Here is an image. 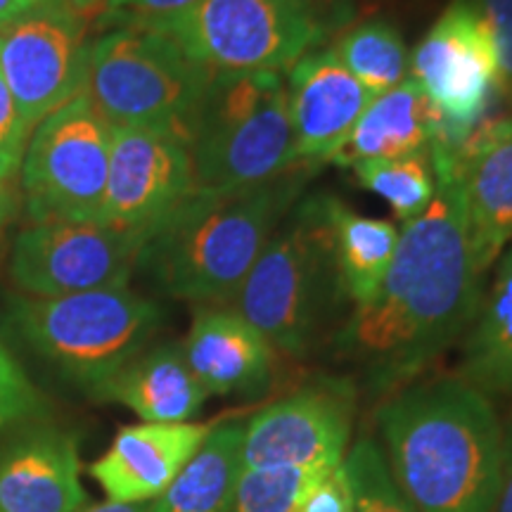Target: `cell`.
Here are the masks:
<instances>
[{
	"mask_svg": "<svg viewBox=\"0 0 512 512\" xmlns=\"http://www.w3.org/2000/svg\"><path fill=\"white\" fill-rule=\"evenodd\" d=\"M81 512H150V505H126V503H88Z\"/></svg>",
	"mask_w": 512,
	"mask_h": 512,
	"instance_id": "f35d334b",
	"label": "cell"
},
{
	"mask_svg": "<svg viewBox=\"0 0 512 512\" xmlns=\"http://www.w3.org/2000/svg\"><path fill=\"white\" fill-rule=\"evenodd\" d=\"M19 211V195L17 190L12 188V183L0 181V240H3L5 230L12 221H15Z\"/></svg>",
	"mask_w": 512,
	"mask_h": 512,
	"instance_id": "8d00e7d4",
	"label": "cell"
},
{
	"mask_svg": "<svg viewBox=\"0 0 512 512\" xmlns=\"http://www.w3.org/2000/svg\"><path fill=\"white\" fill-rule=\"evenodd\" d=\"M147 233L107 221H41L19 230L10 252V278L27 297L124 287L138 268Z\"/></svg>",
	"mask_w": 512,
	"mask_h": 512,
	"instance_id": "8fae6325",
	"label": "cell"
},
{
	"mask_svg": "<svg viewBox=\"0 0 512 512\" xmlns=\"http://www.w3.org/2000/svg\"><path fill=\"white\" fill-rule=\"evenodd\" d=\"M211 76L162 31L110 27L91 38L86 95L112 128L162 133L188 145Z\"/></svg>",
	"mask_w": 512,
	"mask_h": 512,
	"instance_id": "52a82bcc",
	"label": "cell"
},
{
	"mask_svg": "<svg viewBox=\"0 0 512 512\" xmlns=\"http://www.w3.org/2000/svg\"><path fill=\"white\" fill-rule=\"evenodd\" d=\"M328 470L332 467H245L230 512H294Z\"/></svg>",
	"mask_w": 512,
	"mask_h": 512,
	"instance_id": "4316f807",
	"label": "cell"
},
{
	"mask_svg": "<svg viewBox=\"0 0 512 512\" xmlns=\"http://www.w3.org/2000/svg\"><path fill=\"white\" fill-rule=\"evenodd\" d=\"M356 387L318 380L245 420V467H335L354 441Z\"/></svg>",
	"mask_w": 512,
	"mask_h": 512,
	"instance_id": "7c38bea8",
	"label": "cell"
},
{
	"mask_svg": "<svg viewBox=\"0 0 512 512\" xmlns=\"http://www.w3.org/2000/svg\"><path fill=\"white\" fill-rule=\"evenodd\" d=\"M48 411L46 396L24 373L10 349L0 342V432L43 422Z\"/></svg>",
	"mask_w": 512,
	"mask_h": 512,
	"instance_id": "f1b7e54d",
	"label": "cell"
},
{
	"mask_svg": "<svg viewBox=\"0 0 512 512\" xmlns=\"http://www.w3.org/2000/svg\"><path fill=\"white\" fill-rule=\"evenodd\" d=\"M31 126L24 121L8 83L0 74V181L12 183L22 166Z\"/></svg>",
	"mask_w": 512,
	"mask_h": 512,
	"instance_id": "f546056e",
	"label": "cell"
},
{
	"mask_svg": "<svg viewBox=\"0 0 512 512\" xmlns=\"http://www.w3.org/2000/svg\"><path fill=\"white\" fill-rule=\"evenodd\" d=\"M467 238L482 275L512 242V112L489 114L453 152Z\"/></svg>",
	"mask_w": 512,
	"mask_h": 512,
	"instance_id": "9a60e30c",
	"label": "cell"
},
{
	"mask_svg": "<svg viewBox=\"0 0 512 512\" xmlns=\"http://www.w3.org/2000/svg\"><path fill=\"white\" fill-rule=\"evenodd\" d=\"M195 192L188 145L162 133L112 128L100 221L150 233Z\"/></svg>",
	"mask_w": 512,
	"mask_h": 512,
	"instance_id": "5bb4252c",
	"label": "cell"
},
{
	"mask_svg": "<svg viewBox=\"0 0 512 512\" xmlns=\"http://www.w3.org/2000/svg\"><path fill=\"white\" fill-rule=\"evenodd\" d=\"M93 399L119 403L140 422H192L209 394L190 370L181 344L166 342L140 351Z\"/></svg>",
	"mask_w": 512,
	"mask_h": 512,
	"instance_id": "ffe728a7",
	"label": "cell"
},
{
	"mask_svg": "<svg viewBox=\"0 0 512 512\" xmlns=\"http://www.w3.org/2000/svg\"><path fill=\"white\" fill-rule=\"evenodd\" d=\"M316 15L328 24L332 34L339 29H347L354 17V0H304Z\"/></svg>",
	"mask_w": 512,
	"mask_h": 512,
	"instance_id": "836d02e7",
	"label": "cell"
},
{
	"mask_svg": "<svg viewBox=\"0 0 512 512\" xmlns=\"http://www.w3.org/2000/svg\"><path fill=\"white\" fill-rule=\"evenodd\" d=\"M110 152L112 126L86 91L38 121L19 166L29 221H98Z\"/></svg>",
	"mask_w": 512,
	"mask_h": 512,
	"instance_id": "9c48e42d",
	"label": "cell"
},
{
	"mask_svg": "<svg viewBox=\"0 0 512 512\" xmlns=\"http://www.w3.org/2000/svg\"><path fill=\"white\" fill-rule=\"evenodd\" d=\"M456 147L432 145L434 200L403 223L394 261L368 302L356 304L337 335V349L377 394L418 380L463 339L477 316L484 278L467 238L453 171Z\"/></svg>",
	"mask_w": 512,
	"mask_h": 512,
	"instance_id": "6da1fadb",
	"label": "cell"
},
{
	"mask_svg": "<svg viewBox=\"0 0 512 512\" xmlns=\"http://www.w3.org/2000/svg\"><path fill=\"white\" fill-rule=\"evenodd\" d=\"M287 105L297 164H328L347 143L373 95L330 48H316L287 69Z\"/></svg>",
	"mask_w": 512,
	"mask_h": 512,
	"instance_id": "2e32d148",
	"label": "cell"
},
{
	"mask_svg": "<svg viewBox=\"0 0 512 512\" xmlns=\"http://www.w3.org/2000/svg\"><path fill=\"white\" fill-rule=\"evenodd\" d=\"M91 22L64 3L0 31V74L27 124L86 91Z\"/></svg>",
	"mask_w": 512,
	"mask_h": 512,
	"instance_id": "4fadbf2b",
	"label": "cell"
},
{
	"mask_svg": "<svg viewBox=\"0 0 512 512\" xmlns=\"http://www.w3.org/2000/svg\"><path fill=\"white\" fill-rule=\"evenodd\" d=\"M214 422H138L121 427L102 456L88 467L105 501L150 505L169 489L195 456Z\"/></svg>",
	"mask_w": 512,
	"mask_h": 512,
	"instance_id": "ac0fdd59",
	"label": "cell"
},
{
	"mask_svg": "<svg viewBox=\"0 0 512 512\" xmlns=\"http://www.w3.org/2000/svg\"><path fill=\"white\" fill-rule=\"evenodd\" d=\"M408 76L437 112L432 145L458 147L501 98L498 50L486 19L467 0H451L415 46Z\"/></svg>",
	"mask_w": 512,
	"mask_h": 512,
	"instance_id": "30bf717a",
	"label": "cell"
},
{
	"mask_svg": "<svg viewBox=\"0 0 512 512\" xmlns=\"http://www.w3.org/2000/svg\"><path fill=\"white\" fill-rule=\"evenodd\" d=\"M434 133L437 112L418 83L408 76L392 91L370 100L332 164L356 166L430 152Z\"/></svg>",
	"mask_w": 512,
	"mask_h": 512,
	"instance_id": "44dd1931",
	"label": "cell"
},
{
	"mask_svg": "<svg viewBox=\"0 0 512 512\" xmlns=\"http://www.w3.org/2000/svg\"><path fill=\"white\" fill-rule=\"evenodd\" d=\"M494 512H512V420L505 427V463H503V479Z\"/></svg>",
	"mask_w": 512,
	"mask_h": 512,
	"instance_id": "d590c367",
	"label": "cell"
},
{
	"mask_svg": "<svg viewBox=\"0 0 512 512\" xmlns=\"http://www.w3.org/2000/svg\"><path fill=\"white\" fill-rule=\"evenodd\" d=\"M344 470L354 496V512H418L396 486L382 448L370 434L351 441Z\"/></svg>",
	"mask_w": 512,
	"mask_h": 512,
	"instance_id": "83f0119b",
	"label": "cell"
},
{
	"mask_svg": "<svg viewBox=\"0 0 512 512\" xmlns=\"http://www.w3.org/2000/svg\"><path fill=\"white\" fill-rule=\"evenodd\" d=\"M294 512H354V496L344 463L332 467L306 491Z\"/></svg>",
	"mask_w": 512,
	"mask_h": 512,
	"instance_id": "1f68e13d",
	"label": "cell"
},
{
	"mask_svg": "<svg viewBox=\"0 0 512 512\" xmlns=\"http://www.w3.org/2000/svg\"><path fill=\"white\" fill-rule=\"evenodd\" d=\"M458 375L486 396L512 394V242L498 259L494 280L463 337Z\"/></svg>",
	"mask_w": 512,
	"mask_h": 512,
	"instance_id": "603a6c76",
	"label": "cell"
},
{
	"mask_svg": "<svg viewBox=\"0 0 512 512\" xmlns=\"http://www.w3.org/2000/svg\"><path fill=\"white\" fill-rule=\"evenodd\" d=\"M245 420L214 422L169 489L150 503V512H230L242 470Z\"/></svg>",
	"mask_w": 512,
	"mask_h": 512,
	"instance_id": "7402d4cb",
	"label": "cell"
},
{
	"mask_svg": "<svg viewBox=\"0 0 512 512\" xmlns=\"http://www.w3.org/2000/svg\"><path fill=\"white\" fill-rule=\"evenodd\" d=\"M195 190H242L294 169L285 76L214 74L188 143Z\"/></svg>",
	"mask_w": 512,
	"mask_h": 512,
	"instance_id": "8992f818",
	"label": "cell"
},
{
	"mask_svg": "<svg viewBox=\"0 0 512 512\" xmlns=\"http://www.w3.org/2000/svg\"><path fill=\"white\" fill-rule=\"evenodd\" d=\"M351 169H354L356 181L382 197L401 223L418 219L422 211L430 207L437 192L430 152L356 164Z\"/></svg>",
	"mask_w": 512,
	"mask_h": 512,
	"instance_id": "484cf974",
	"label": "cell"
},
{
	"mask_svg": "<svg viewBox=\"0 0 512 512\" xmlns=\"http://www.w3.org/2000/svg\"><path fill=\"white\" fill-rule=\"evenodd\" d=\"M126 27L162 31L209 74H283L332 36L304 0H197L176 15Z\"/></svg>",
	"mask_w": 512,
	"mask_h": 512,
	"instance_id": "ba28073f",
	"label": "cell"
},
{
	"mask_svg": "<svg viewBox=\"0 0 512 512\" xmlns=\"http://www.w3.org/2000/svg\"><path fill=\"white\" fill-rule=\"evenodd\" d=\"M486 19L498 50V93L512 112V0H467Z\"/></svg>",
	"mask_w": 512,
	"mask_h": 512,
	"instance_id": "4dcf8cb0",
	"label": "cell"
},
{
	"mask_svg": "<svg viewBox=\"0 0 512 512\" xmlns=\"http://www.w3.org/2000/svg\"><path fill=\"white\" fill-rule=\"evenodd\" d=\"M181 347L209 396L259 394L271 382L278 354L252 323L228 306H200Z\"/></svg>",
	"mask_w": 512,
	"mask_h": 512,
	"instance_id": "d6986e66",
	"label": "cell"
},
{
	"mask_svg": "<svg viewBox=\"0 0 512 512\" xmlns=\"http://www.w3.org/2000/svg\"><path fill=\"white\" fill-rule=\"evenodd\" d=\"M382 456L418 512H494L505 427L491 396L460 375L415 380L377 411Z\"/></svg>",
	"mask_w": 512,
	"mask_h": 512,
	"instance_id": "7a4b0ae2",
	"label": "cell"
},
{
	"mask_svg": "<svg viewBox=\"0 0 512 512\" xmlns=\"http://www.w3.org/2000/svg\"><path fill=\"white\" fill-rule=\"evenodd\" d=\"M162 318L157 302L128 285L53 299L17 294L8 302L19 339L91 396L150 347Z\"/></svg>",
	"mask_w": 512,
	"mask_h": 512,
	"instance_id": "5b68a950",
	"label": "cell"
},
{
	"mask_svg": "<svg viewBox=\"0 0 512 512\" xmlns=\"http://www.w3.org/2000/svg\"><path fill=\"white\" fill-rule=\"evenodd\" d=\"M330 50L373 98L408 79L411 55L399 29L384 19H368L344 29Z\"/></svg>",
	"mask_w": 512,
	"mask_h": 512,
	"instance_id": "d4e9b609",
	"label": "cell"
},
{
	"mask_svg": "<svg viewBox=\"0 0 512 512\" xmlns=\"http://www.w3.org/2000/svg\"><path fill=\"white\" fill-rule=\"evenodd\" d=\"M57 3H62V0H0V31Z\"/></svg>",
	"mask_w": 512,
	"mask_h": 512,
	"instance_id": "e575fe53",
	"label": "cell"
},
{
	"mask_svg": "<svg viewBox=\"0 0 512 512\" xmlns=\"http://www.w3.org/2000/svg\"><path fill=\"white\" fill-rule=\"evenodd\" d=\"M325 216L342 297L354 306L368 302L392 266L401 230L392 221L351 209L335 195H325Z\"/></svg>",
	"mask_w": 512,
	"mask_h": 512,
	"instance_id": "cb8c5ba5",
	"label": "cell"
},
{
	"mask_svg": "<svg viewBox=\"0 0 512 512\" xmlns=\"http://www.w3.org/2000/svg\"><path fill=\"white\" fill-rule=\"evenodd\" d=\"M88 503L72 434L43 420L0 444V512H81Z\"/></svg>",
	"mask_w": 512,
	"mask_h": 512,
	"instance_id": "e0dca14e",
	"label": "cell"
},
{
	"mask_svg": "<svg viewBox=\"0 0 512 512\" xmlns=\"http://www.w3.org/2000/svg\"><path fill=\"white\" fill-rule=\"evenodd\" d=\"M339 297L325 195H309L278 223L226 306L252 323L275 351L306 356Z\"/></svg>",
	"mask_w": 512,
	"mask_h": 512,
	"instance_id": "277c9868",
	"label": "cell"
},
{
	"mask_svg": "<svg viewBox=\"0 0 512 512\" xmlns=\"http://www.w3.org/2000/svg\"><path fill=\"white\" fill-rule=\"evenodd\" d=\"M313 171L299 164L252 188L195 190L147 233L136 271L171 299L226 306Z\"/></svg>",
	"mask_w": 512,
	"mask_h": 512,
	"instance_id": "3957f363",
	"label": "cell"
},
{
	"mask_svg": "<svg viewBox=\"0 0 512 512\" xmlns=\"http://www.w3.org/2000/svg\"><path fill=\"white\" fill-rule=\"evenodd\" d=\"M197 0H110L102 12L100 24L110 27H126V24H145L152 19L176 15Z\"/></svg>",
	"mask_w": 512,
	"mask_h": 512,
	"instance_id": "d6a6232c",
	"label": "cell"
},
{
	"mask_svg": "<svg viewBox=\"0 0 512 512\" xmlns=\"http://www.w3.org/2000/svg\"><path fill=\"white\" fill-rule=\"evenodd\" d=\"M64 5H67L69 10H74L76 15L86 17L88 22H93V19H100L102 12H105L107 5H110V0H62Z\"/></svg>",
	"mask_w": 512,
	"mask_h": 512,
	"instance_id": "74e56055",
	"label": "cell"
}]
</instances>
